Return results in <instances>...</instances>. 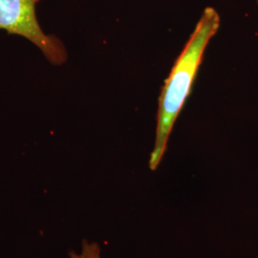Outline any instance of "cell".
<instances>
[{
	"instance_id": "1",
	"label": "cell",
	"mask_w": 258,
	"mask_h": 258,
	"mask_svg": "<svg viewBox=\"0 0 258 258\" xmlns=\"http://www.w3.org/2000/svg\"><path fill=\"white\" fill-rule=\"evenodd\" d=\"M220 21L216 10L212 7L204 10L162 87L158 104L155 142L148 164L153 171L158 168L166 154L174 123L191 93L206 48L218 32Z\"/></svg>"
},
{
	"instance_id": "2",
	"label": "cell",
	"mask_w": 258,
	"mask_h": 258,
	"mask_svg": "<svg viewBox=\"0 0 258 258\" xmlns=\"http://www.w3.org/2000/svg\"><path fill=\"white\" fill-rule=\"evenodd\" d=\"M39 0H0V30L32 42L52 65L68 59L64 43L55 35L45 33L37 19Z\"/></svg>"
},
{
	"instance_id": "3",
	"label": "cell",
	"mask_w": 258,
	"mask_h": 258,
	"mask_svg": "<svg viewBox=\"0 0 258 258\" xmlns=\"http://www.w3.org/2000/svg\"><path fill=\"white\" fill-rule=\"evenodd\" d=\"M70 258H102V249L98 243L83 240L80 252L74 250L69 252Z\"/></svg>"
},
{
	"instance_id": "4",
	"label": "cell",
	"mask_w": 258,
	"mask_h": 258,
	"mask_svg": "<svg viewBox=\"0 0 258 258\" xmlns=\"http://www.w3.org/2000/svg\"><path fill=\"white\" fill-rule=\"evenodd\" d=\"M256 1H257V5H258V0H256Z\"/></svg>"
}]
</instances>
